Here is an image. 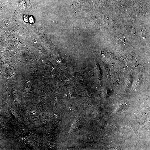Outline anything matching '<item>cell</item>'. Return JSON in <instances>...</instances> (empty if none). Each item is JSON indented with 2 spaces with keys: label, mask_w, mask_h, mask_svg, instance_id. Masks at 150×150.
I'll list each match as a JSON object with an SVG mask.
<instances>
[{
  "label": "cell",
  "mask_w": 150,
  "mask_h": 150,
  "mask_svg": "<svg viewBox=\"0 0 150 150\" xmlns=\"http://www.w3.org/2000/svg\"><path fill=\"white\" fill-rule=\"evenodd\" d=\"M30 22H31V23H33V18H32V17H31V18H30Z\"/></svg>",
  "instance_id": "1"
}]
</instances>
